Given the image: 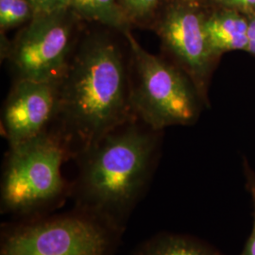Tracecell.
<instances>
[{
  "mask_svg": "<svg viewBox=\"0 0 255 255\" xmlns=\"http://www.w3.org/2000/svg\"><path fill=\"white\" fill-rule=\"evenodd\" d=\"M247 188L252 197L254 205V224L251 235L247 239L246 244L239 255H255V173L250 169H246Z\"/></svg>",
  "mask_w": 255,
  "mask_h": 255,
  "instance_id": "14",
  "label": "cell"
},
{
  "mask_svg": "<svg viewBox=\"0 0 255 255\" xmlns=\"http://www.w3.org/2000/svg\"><path fill=\"white\" fill-rule=\"evenodd\" d=\"M224 4L238 9H252L255 7V0H221Z\"/></svg>",
  "mask_w": 255,
  "mask_h": 255,
  "instance_id": "17",
  "label": "cell"
},
{
  "mask_svg": "<svg viewBox=\"0 0 255 255\" xmlns=\"http://www.w3.org/2000/svg\"><path fill=\"white\" fill-rule=\"evenodd\" d=\"M122 127L76 156L80 169L70 198L74 206L125 228L147 190L159 141L153 129Z\"/></svg>",
  "mask_w": 255,
  "mask_h": 255,
  "instance_id": "2",
  "label": "cell"
},
{
  "mask_svg": "<svg viewBox=\"0 0 255 255\" xmlns=\"http://www.w3.org/2000/svg\"><path fill=\"white\" fill-rule=\"evenodd\" d=\"M120 2L128 20L140 21L153 12L159 0H120Z\"/></svg>",
  "mask_w": 255,
  "mask_h": 255,
  "instance_id": "13",
  "label": "cell"
},
{
  "mask_svg": "<svg viewBox=\"0 0 255 255\" xmlns=\"http://www.w3.org/2000/svg\"><path fill=\"white\" fill-rule=\"evenodd\" d=\"M247 51L255 55V18L249 22Z\"/></svg>",
  "mask_w": 255,
  "mask_h": 255,
  "instance_id": "16",
  "label": "cell"
},
{
  "mask_svg": "<svg viewBox=\"0 0 255 255\" xmlns=\"http://www.w3.org/2000/svg\"><path fill=\"white\" fill-rule=\"evenodd\" d=\"M34 17L29 0H0V26L2 30L18 27Z\"/></svg>",
  "mask_w": 255,
  "mask_h": 255,
  "instance_id": "12",
  "label": "cell"
},
{
  "mask_svg": "<svg viewBox=\"0 0 255 255\" xmlns=\"http://www.w3.org/2000/svg\"><path fill=\"white\" fill-rule=\"evenodd\" d=\"M68 156L61 135L46 131L9 146L1 182V213L19 220L60 208L70 198L71 185L62 175Z\"/></svg>",
  "mask_w": 255,
  "mask_h": 255,
  "instance_id": "3",
  "label": "cell"
},
{
  "mask_svg": "<svg viewBox=\"0 0 255 255\" xmlns=\"http://www.w3.org/2000/svg\"><path fill=\"white\" fill-rule=\"evenodd\" d=\"M205 19L187 8L172 9L164 17L158 33L164 46L198 81L208 70L215 57L206 35Z\"/></svg>",
  "mask_w": 255,
  "mask_h": 255,
  "instance_id": "8",
  "label": "cell"
},
{
  "mask_svg": "<svg viewBox=\"0 0 255 255\" xmlns=\"http://www.w3.org/2000/svg\"><path fill=\"white\" fill-rule=\"evenodd\" d=\"M132 255H226L189 235L162 232L139 243Z\"/></svg>",
  "mask_w": 255,
  "mask_h": 255,
  "instance_id": "9",
  "label": "cell"
},
{
  "mask_svg": "<svg viewBox=\"0 0 255 255\" xmlns=\"http://www.w3.org/2000/svg\"><path fill=\"white\" fill-rule=\"evenodd\" d=\"M68 8L78 15L117 28L128 29V19L118 0H68Z\"/></svg>",
  "mask_w": 255,
  "mask_h": 255,
  "instance_id": "11",
  "label": "cell"
},
{
  "mask_svg": "<svg viewBox=\"0 0 255 255\" xmlns=\"http://www.w3.org/2000/svg\"><path fill=\"white\" fill-rule=\"evenodd\" d=\"M214 56L231 50H246L249 22L237 13L215 14L204 23Z\"/></svg>",
  "mask_w": 255,
  "mask_h": 255,
  "instance_id": "10",
  "label": "cell"
},
{
  "mask_svg": "<svg viewBox=\"0 0 255 255\" xmlns=\"http://www.w3.org/2000/svg\"><path fill=\"white\" fill-rule=\"evenodd\" d=\"M59 83L19 79L6 101L2 127L9 146L46 131L57 114Z\"/></svg>",
  "mask_w": 255,
  "mask_h": 255,
  "instance_id": "7",
  "label": "cell"
},
{
  "mask_svg": "<svg viewBox=\"0 0 255 255\" xmlns=\"http://www.w3.org/2000/svg\"><path fill=\"white\" fill-rule=\"evenodd\" d=\"M125 228L74 206L1 227L0 255H118Z\"/></svg>",
  "mask_w": 255,
  "mask_h": 255,
  "instance_id": "4",
  "label": "cell"
},
{
  "mask_svg": "<svg viewBox=\"0 0 255 255\" xmlns=\"http://www.w3.org/2000/svg\"><path fill=\"white\" fill-rule=\"evenodd\" d=\"M36 14H49L68 9V0H29Z\"/></svg>",
  "mask_w": 255,
  "mask_h": 255,
  "instance_id": "15",
  "label": "cell"
},
{
  "mask_svg": "<svg viewBox=\"0 0 255 255\" xmlns=\"http://www.w3.org/2000/svg\"><path fill=\"white\" fill-rule=\"evenodd\" d=\"M63 9L36 14L11 45L7 55L20 79L59 83L71 60L73 27Z\"/></svg>",
  "mask_w": 255,
  "mask_h": 255,
  "instance_id": "6",
  "label": "cell"
},
{
  "mask_svg": "<svg viewBox=\"0 0 255 255\" xmlns=\"http://www.w3.org/2000/svg\"><path fill=\"white\" fill-rule=\"evenodd\" d=\"M130 87L121 51L106 37L84 41L59 82V133L69 156L97 145L128 121Z\"/></svg>",
  "mask_w": 255,
  "mask_h": 255,
  "instance_id": "1",
  "label": "cell"
},
{
  "mask_svg": "<svg viewBox=\"0 0 255 255\" xmlns=\"http://www.w3.org/2000/svg\"><path fill=\"white\" fill-rule=\"evenodd\" d=\"M129 45L136 82L130 87V103L146 127L155 131L171 125H185L196 117V101L185 78L172 65L150 54L130 31Z\"/></svg>",
  "mask_w": 255,
  "mask_h": 255,
  "instance_id": "5",
  "label": "cell"
}]
</instances>
